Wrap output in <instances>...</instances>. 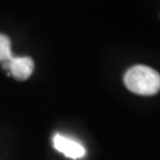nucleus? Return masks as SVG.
Masks as SVG:
<instances>
[{"instance_id":"1","label":"nucleus","mask_w":160,"mask_h":160,"mask_svg":"<svg viewBox=\"0 0 160 160\" xmlns=\"http://www.w3.org/2000/svg\"><path fill=\"white\" fill-rule=\"evenodd\" d=\"M125 86L129 92L142 96H152L160 90V74L147 65H134L123 77Z\"/></svg>"},{"instance_id":"2","label":"nucleus","mask_w":160,"mask_h":160,"mask_svg":"<svg viewBox=\"0 0 160 160\" xmlns=\"http://www.w3.org/2000/svg\"><path fill=\"white\" fill-rule=\"evenodd\" d=\"M4 68L8 70L16 80L25 81L32 75L34 69L33 59L31 57H12L4 62Z\"/></svg>"},{"instance_id":"3","label":"nucleus","mask_w":160,"mask_h":160,"mask_svg":"<svg viewBox=\"0 0 160 160\" xmlns=\"http://www.w3.org/2000/svg\"><path fill=\"white\" fill-rule=\"evenodd\" d=\"M53 147L57 149L58 152L63 153L65 157L70 159H81L86 155V148L81 145L80 142L75 141L70 138H67L62 134H56L53 137Z\"/></svg>"},{"instance_id":"4","label":"nucleus","mask_w":160,"mask_h":160,"mask_svg":"<svg viewBox=\"0 0 160 160\" xmlns=\"http://www.w3.org/2000/svg\"><path fill=\"white\" fill-rule=\"evenodd\" d=\"M13 57L11 51V39L6 34L0 33V62H6Z\"/></svg>"}]
</instances>
